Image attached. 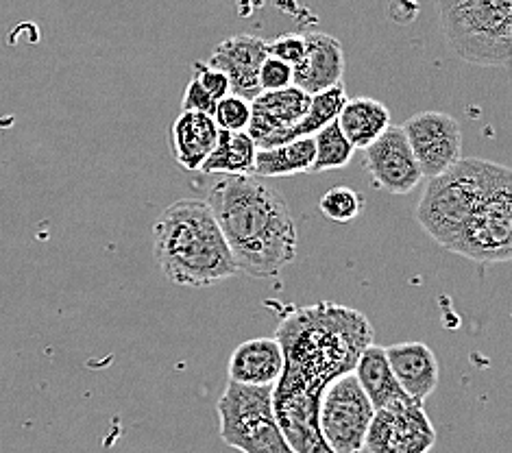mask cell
<instances>
[{"label":"cell","instance_id":"484cf974","mask_svg":"<svg viewBox=\"0 0 512 453\" xmlns=\"http://www.w3.org/2000/svg\"><path fill=\"white\" fill-rule=\"evenodd\" d=\"M266 53L268 57L284 61L290 68H295L303 61V55H306V40L299 33H284L266 42Z\"/></svg>","mask_w":512,"mask_h":453},{"label":"cell","instance_id":"44dd1931","mask_svg":"<svg viewBox=\"0 0 512 453\" xmlns=\"http://www.w3.org/2000/svg\"><path fill=\"white\" fill-rule=\"evenodd\" d=\"M314 164V138H299L273 149H258L255 153L253 175L268 177H295L312 173Z\"/></svg>","mask_w":512,"mask_h":453},{"label":"cell","instance_id":"5bb4252c","mask_svg":"<svg viewBox=\"0 0 512 453\" xmlns=\"http://www.w3.org/2000/svg\"><path fill=\"white\" fill-rule=\"evenodd\" d=\"M303 40H306V55L299 66L292 68V85L312 96L343 83V44L329 33H306Z\"/></svg>","mask_w":512,"mask_h":453},{"label":"cell","instance_id":"6da1fadb","mask_svg":"<svg viewBox=\"0 0 512 453\" xmlns=\"http://www.w3.org/2000/svg\"><path fill=\"white\" fill-rule=\"evenodd\" d=\"M373 336L367 316L334 301L299 308L279 323L284 371L273 386V410L292 451L332 453L319 430L321 397L338 377L353 373Z\"/></svg>","mask_w":512,"mask_h":453},{"label":"cell","instance_id":"9c48e42d","mask_svg":"<svg viewBox=\"0 0 512 453\" xmlns=\"http://www.w3.org/2000/svg\"><path fill=\"white\" fill-rule=\"evenodd\" d=\"M436 445V430L421 401L410 397L373 412L364 449L371 453H428Z\"/></svg>","mask_w":512,"mask_h":453},{"label":"cell","instance_id":"7c38bea8","mask_svg":"<svg viewBox=\"0 0 512 453\" xmlns=\"http://www.w3.org/2000/svg\"><path fill=\"white\" fill-rule=\"evenodd\" d=\"M266 57V40L258 35L238 33L218 44L207 64L223 72L231 94L253 101L262 92L258 75Z\"/></svg>","mask_w":512,"mask_h":453},{"label":"cell","instance_id":"e0dca14e","mask_svg":"<svg viewBox=\"0 0 512 453\" xmlns=\"http://www.w3.org/2000/svg\"><path fill=\"white\" fill-rule=\"evenodd\" d=\"M170 138H173L177 164L194 173L212 153L218 127L212 116L201 112H181L173 122V129H170Z\"/></svg>","mask_w":512,"mask_h":453},{"label":"cell","instance_id":"4316f807","mask_svg":"<svg viewBox=\"0 0 512 453\" xmlns=\"http://www.w3.org/2000/svg\"><path fill=\"white\" fill-rule=\"evenodd\" d=\"M258 81H260L262 92H277V90L290 88V85H292V68L288 64H284V61L266 57L262 68H260Z\"/></svg>","mask_w":512,"mask_h":453},{"label":"cell","instance_id":"30bf717a","mask_svg":"<svg viewBox=\"0 0 512 453\" xmlns=\"http://www.w3.org/2000/svg\"><path fill=\"white\" fill-rule=\"evenodd\" d=\"M406 133L423 179L445 173L462 159V131L458 120L445 112H419L401 127Z\"/></svg>","mask_w":512,"mask_h":453},{"label":"cell","instance_id":"8992f818","mask_svg":"<svg viewBox=\"0 0 512 453\" xmlns=\"http://www.w3.org/2000/svg\"><path fill=\"white\" fill-rule=\"evenodd\" d=\"M221 438L242 453H295L282 434L273 410V386L227 382L216 401Z\"/></svg>","mask_w":512,"mask_h":453},{"label":"cell","instance_id":"4fadbf2b","mask_svg":"<svg viewBox=\"0 0 512 453\" xmlns=\"http://www.w3.org/2000/svg\"><path fill=\"white\" fill-rule=\"evenodd\" d=\"M310 94L290 85L277 92H260L251 101V122L247 133L258 149H268L277 136L295 127L306 116Z\"/></svg>","mask_w":512,"mask_h":453},{"label":"cell","instance_id":"5b68a950","mask_svg":"<svg viewBox=\"0 0 512 453\" xmlns=\"http://www.w3.org/2000/svg\"><path fill=\"white\" fill-rule=\"evenodd\" d=\"M447 46L462 61L508 68L512 59V0H436Z\"/></svg>","mask_w":512,"mask_h":453},{"label":"cell","instance_id":"d6986e66","mask_svg":"<svg viewBox=\"0 0 512 453\" xmlns=\"http://www.w3.org/2000/svg\"><path fill=\"white\" fill-rule=\"evenodd\" d=\"M353 377L358 379L364 395L369 397L373 410L386 408L388 403L408 397L390 371L384 347L369 345L364 349L356 362V369H353Z\"/></svg>","mask_w":512,"mask_h":453},{"label":"cell","instance_id":"2e32d148","mask_svg":"<svg viewBox=\"0 0 512 453\" xmlns=\"http://www.w3.org/2000/svg\"><path fill=\"white\" fill-rule=\"evenodd\" d=\"M284 371V351L277 338H253L229 355V382L247 386H275Z\"/></svg>","mask_w":512,"mask_h":453},{"label":"cell","instance_id":"d4e9b609","mask_svg":"<svg viewBox=\"0 0 512 453\" xmlns=\"http://www.w3.org/2000/svg\"><path fill=\"white\" fill-rule=\"evenodd\" d=\"M212 118L221 131H247L251 122V101L236 94H227L225 99L216 103Z\"/></svg>","mask_w":512,"mask_h":453},{"label":"cell","instance_id":"603a6c76","mask_svg":"<svg viewBox=\"0 0 512 453\" xmlns=\"http://www.w3.org/2000/svg\"><path fill=\"white\" fill-rule=\"evenodd\" d=\"M314 164L312 173H327V170L345 168L353 157V146L340 131L338 122L332 120L321 131L314 133Z\"/></svg>","mask_w":512,"mask_h":453},{"label":"cell","instance_id":"cb8c5ba5","mask_svg":"<svg viewBox=\"0 0 512 453\" xmlns=\"http://www.w3.org/2000/svg\"><path fill=\"white\" fill-rule=\"evenodd\" d=\"M319 210L325 218L332 220V223L345 225V223H351V220H356L360 216L362 197L349 186L329 188L319 201Z\"/></svg>","mask_w":512,"mask_h":453},{"label":"cell","instance_id":"8fae6325","mask_svg":"<svg viewBox=\"0 0 512 453\" xmlns=\"http://www.w3.org/2000/svg\"><path fill=\"white\" fill-rule=\"evenodd\" d=\"M364 164L375 186L390 194H410L423 181L406 133L395 125L364 149Z\"/></svg>","mask_w":512,"mask_h":453},{"label":"cell","instance_id":"ffe728a7","mask_svg":"<svg viewBox=\"0 0 512 453\" xmlns=\"http://www.w3.org/2000/svg\"><path fill=\"white\" fill-rule=\"evenodd\" d=\"M258 146L247 131H221L212 153L207 155L199 173L203 175H253Z\"/></svg>","mask_w":512,"mask_h":453},{"label":"cell","instance_id":"7a4b0ae2","mask_svg":"<svg viewBox=\"0 0 512 453\" xmlns=\"http://www.w3.org/2000/svg\"><path fill=\"white\" fill-rule=\"evenodd\" d=\"M207 205L240 273L273 279L297 260V225L286 201L255 175H221Z\"/></svg>","mask_w":512,"mask_h":453},{"label":"cell","instance_id":"9a60e30c","mask_svg":"<svg viewBox=\"0 0 512 453\" xmlns=\"http://www.w3.org/2000/svg\"><path fill=\"white\" fill-rule=\"evenodd\" d=\"M397 384L414 401L428 399L441 379V366L434 351L425 342H399L384 347Z\"/></svg>","mask_w":512,"mask_h":453},{"label":"cell","instance_id":"ba28073f","mask_svg":"<svg viewBox=\"0 0 512 453\" xmlns=\"http://www.w3.org/2000/svg\"><path fill=\"white\" fill-rule=\"evenodd\" d=\"M373 406L353 373L327 386L319 408V430L332 453H362Z\"/></svg>","mask_w":512,"mask_h":453},{"label":"cell","instance_id":"ac0fdd59","mask_svg":"<svg viewBox=\"0 0 512 453\" xmlns=\"http://www.w3.org/2000/svg\"><path fill=\"white\" fill-rule=\"evenodd\" d=\"M336 122L353 149H367L390 127V112L382 101L360 96L347 99Z\"/></svg>","mask_w":512,"mask_h":453},{"label":"cell","instance_id":"7402d4cb","mask_svg":"<svg viewBox=\"0 0 512 453\" xmlns=\"http://www.w3.org/2000/svg\"><path fill=\"white\" fill-rule=\"evenodd\" d=\"M345 103H347V90L343 83H336L334 88L323 90L319 94H312L306 116H303L295 127L284 131L282 136H277L268 149L292 142V140H299V138H312L316 131H321L325 125H329V122L338 118L340 109H343Z\"/></svg>","mask_w":512,"mask_h":453},{"label":"cell","instance_id":"52a82bcc","mask_svg":"<svg viewBox=\"0 0 512 453\" xmlns=\"http://www.w3.org/2000/svg\"><path fill=\"white\" fill-rule=\"evenodd\" d=\"M451 253L478 264H504L512 257V170L502 166L460 231Z\"/></svg>","mask_w":512,"mask_h":453},{"label":"cell","instance_id":"3957f363","mask_svg":"<svg viewBox=\"0 0 512 453\" xmlns=\"http://www.w3.org/2000/svg\"><path fill=\"white\" fill-rule=\"evenodd\" d=\"M153 251L164 277L175 286L210 288L238 273L223 231L201 199L166 207L153 225Z\"/></svg>","mask_w":512,"mask_h":453},{"label":"cell","instance_id":"f1b7e54d","mask_svg":"<svg viewBox=\"0 0 512 453\" xmlns=\"http://www.w3.org/2000/svg\"><path fill=\"white\" fill-rule=\"evenodd\" d=\"M216 103L210 94H207L201 85L197 81H190L188 88L184 92V101H181V107H184V112H201V114H207L212 116L214 109H216Z\"/></svg>","mask_w":512,"mask_h":453},{"label":"cell","instance_id":"277c9868","mask_svg":"<svg viewBox=\"0 0 512 453\" xmlns=\"http://www.w3.org/2000/svg\"><path fill=\"white\" fill-rule=\"evenodd\" d=\"M502 166L489 159L462 157L445 173L428 179L417 205V220L425 234L451 251Z\"/></svg>","mask_w":512,"mask_h":453},{"label":"cell","instance_id":"83f0119b","mask_svg":"<svg viewBox=\"0 0 512 453\" xmlns=\"http://www.w3.org/2000/svg\"><path fill=\"white\" fill-rule=\"evenodd\" d=\"M192 68H194L192 79L197 81L201 88L212 96L214 101H221V99H225L227 94H231L229 92V81L221 70L212 68L210 64H201V61H199V64H194Z\"/></svg>","mask_w":512,"mask_h":453}]
</instances>
